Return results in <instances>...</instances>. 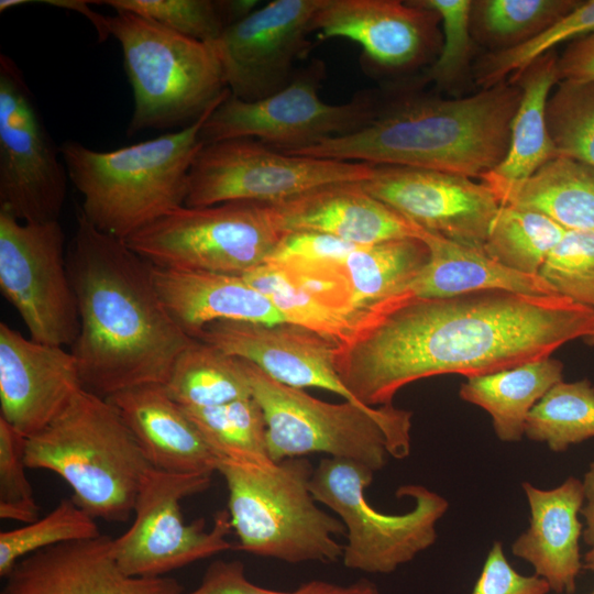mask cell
Listing matches in <instances>:
<instances>
[{
	"label": "cell",
	"instance_id": "1",
	"mask_svg": "<svg viewBox=\"0 0 594 594\" xmlns=\"http://www.w3.org/2000/svg\"><path fill=\"white\" fill-rule=\"evenodd\" d=\"M593 328V308L559 295L405 294L370 312L336 346L334 365L360 405L378 407L391 405L400 388L418 380L468 378L549 358Z\"/></svg>",
	"mask_w": 594,
	"mask_h": 594
},
{
	"label": "cell",
	"instance_id": "2",
	"mask_svg": "<svg viewBox=\"0 0 594 594\" xmlns=\"http://www.w3.org/2000/svg\"><path fill=\"white\" fill-rule=\"evenodd\" d=\"M67 266L79 314V332L69 349L84 388L107 398L140 385H164L176 359L196 339L163 302L153 266L79 210Z\"/></svg>",
	"mask_w": 594,
	"mask_h": 594
},
{
	"label": "cell",
	"instance_id": "3",
	"mask_svg": "<svg viewBox=\"0 0 594 594\" xmlns=\"http://www.w3.org/2000/svg\"><path fill=\"white\" fill-rule=\"evenodd\" d=\"M521 90L505 80L457 99H413L360 130L288 154L397 165L481 178L505 157Z\"/></svg>",
	"mask_w": 594,
	"mask_h": 594
},
{
	"label": "cell",
	"instance_id": "4",
	"mask_svg": "<svg viewBox=\"0 0 594 594\" xmlns=\"http://www.w3.org/2000/svg\"><path fill=\"white\" fill-rule=\"evenodd\" d=\"M219 103L185 129L112 151L64 142L61 155L82 198L78 210L101 232L125 241L184 206L202 125Z\"/></svg>",
	"mask_w": 594,
	"mask_h": 594
},
{
	"label": "cell",
	"instance_id": "5",
	"mask_svg": "<svg viewBox=\"0 0 594 594\" xmlns=\"http://www.w3.org/2000/svg\"><path fill=\"white\" fill-rule=\"evenodd\" d=\"M25 463L59 475L75 504L107 521L128 520L153 468L114 406L85 388L50 425L26 438Z\"/></svg>",
	"mask_w": 594,
	"mask_h": 594
},
{
	"label": "cell",
	"instance_id": "6",
	"mask_svg": "<svg viewBox=\"0 0 594 594\" xmlns=\"http://www.w3.org/2000/svg\"><path fill=\"white\" fill-rule=\"evenodd\" d=\"M314 469L305 458L219 459L237 549L289 563L342 558L336 536L345 527L317 505L309 486Z\"/></svg>",
	"mask_w": 594,
	"mask_h": 594
},
{
	"label": "cell",
	"instance_id": "7",
	"mask_svg": "<svg viewBox=\"0 0 594 594\" xmlns=\"http://www.w3.org/2000/svg\"><path fill=\"white\" fill-rule=\"evenodd\" d=\"M103 25L107 38L120 44L133 91L129 135L185 129L230 94L211 42L122 10L105 16Z\"/></svg>",
	"mask_w": 594,
	"mask_h": 594
},
{
	"label": "cell",
	"instance_id": "8",
	"mask_svg": "<svg viewBox=\"0 0 594 594\" xmlns=\"http://www.w3.org/2000/svg\"><path fill=\"white\" fill-rule=\"evenodd\" d=\"M243 362L252 397L264 415L271 460L279 462L321 452L359 462L376 472L389 457H408L411 411L393 404L366 407L348 400L327 403Z\"/></svg>",
	"mask_w": 594,
	"mask_h": 594
},
{
	"label": "cell",
	"instance_id": "9",
	"mask_svg": "<svg viewBox=\"0 0 594 594\" xmlns=\"http://www.w3.org/2000/svg\"><path fill=\"white\" fill-rule=\"evenodd\" d=\"M374 471L342 458H323L314 469L310 491L314 498L333 510L345 527L343 564L367 573H392L431 547L436 525L449 502L421 485H403L396 495L414 499L404 514H384L372 507L365 490Z\"/></svg>",
	"mask_w": 594,
	"mask_h": 594
},
{
	"label": "cell",
	"instance_id": "10",
	"mask_svg": "<svg viewBox=\"0 0 594 594\" xmlns=\"http://www.w3.org/2000/svg\"><path fill=\"white\" fill-rule=\"evenodd\" d=\"M284 234L267 204L182 206L125 240L154 267L243 275L267 262Z\"/></svg>",
	"mask_w": 594,
	"mask_h": 594
},
{
	"label": "cell",
	"instance_id": "11",
	"mask_svg": "<svg viewBox=\"0 0 594 594\" xmlns=\"http://www.w3.org/2000/svg\"><path fill=\"white\" fill-rule=\"evenodd\" d=\"M374 167L288 154L250 138L204 143L189 170L185 206L280 202L326 185L363 182Z\"/></svg>",
	"mask_w": 594,
	"mask_h": 594
},
{
	"label": "cell",
	"instance_id": "12",
	"mask_svg": "<svg viewBox=\"0 0 594 594\" xmlns=\"http://www.w3.org/2000/svg\"><path fill=\"white\" fill-rule=\"evenodd\" d=\"M323 77V63L314 61L286 87L263 99L244 101L229 94L205 121L202 142L250 138L290 153L353 133L377 114L378 102L371 92H359L341 105L323 101L319 97Z\"/></svg>",
	"mask_w": 594,
	"mask_h": 594
},
{
	"label": "cell",
	"instance_id": "13",
	"mask_svg": "<svg viewBox=\"0 0 594 594\" xmlns=\"http://www.w3.org/2000/svg\"><path fill=\"white\" fill-rule=\"evenodd\" d=\"M211 476L151 468L140 486L130 528L113 538L122 571L132 576L158 578L198 560L234 548L228 510L216 513L210 529L202 519L186 524L180 503L206 491Z\"/></svg>",
	"mask_w": 594,
	"mask_h": 594
},
{
	"label": "cell",
	"instance_id": "14",
	"mask_svg": "<svg viewBox=\"0 0 594 594\" xmlns=\"http://www.w3.org/2000/svg\"><path fill=\"white\" fill-rule=\"evenodd\" d=\"M69 177L16 63L0 55V213L58 221Z\"/></svg>",
	"mask_w": 594,
	"mask_h": 594
},
{
	"label": "cell",
	"instance_id": "15",
	"mask_svg": "<svg viewBox=\"0 0 594 594\" xmlns=\"http://www.w3.org/2000/svg\"><path fill=\"white\" fill-rule=\"evenodd\" d=\"M0 289L32 340L74 344L79 314L59 221L26 223L0 213Z\"/></svg>",
	"mask_w": 594,
	"mask_h": 594
},
{
	"label": "cell",
	"instance_id": "16",
	"mask_svg": "<svg viewBox=\"0 0 594 594\" xmlns=\"http://www.w3.org/2000/svg\"><path fill=\"white\" fill-rule=\"evenodd\" d=\"M324 0H274L229 25L213 42L231 96L255 101L286 87L308 52Z\"/></svg>",
	"mask_w": 594,
	"mask_h": 594
},
{
	"label": "cell",
	"instance_id": "17",
	"mask_svg": "<svg viewBox=\"0 0 594 594\" xmlns=\"http://www.w3.org/2000/svg\"><path fill=\"white\" fill-rule=\"evenodd\" d=\"M361 185L421 229L482 251L501 206L483 182L432 169L375 165Z\"/></svg>",
	"mask_w": 594,
	"mask_h": 594
},
{
	"label": "cell",
	"instance_id": "18",
	"mask_svg": "<svg viewBox=\"0 0 594 594\" xmlns=\"http://www.w3.org/2000/svg\"><path fill=\"white\" fill-rule=\"evenodd\" d=\"M440 16L415 0H324L311 32L318 40L345 38L364 58L386 70H408L428 63L441 46Z\"/></svg>",
	"mask_w": 594,
	"mask_h": 594
},
{
	"label": "cell",
	"instance_id": "19",
	"mask_svg": "<svg viewBox=\"0 0 594 594\" xmlns=\"http://www.w3.org/2000/svg\"><path fill=\"white\" fill-rule=\"evenodd\" d=\"M82 388L70 350L0 323V417L18 432L29 438L44 429Z\"/></svg>",
	"mask_w": 594,
	"mask_h": 594
},
{
	"label": "cell",
	"instance_id": "20",
	"mask_svg": "<svg viewBox=\"0 0 594 594\" xmlns=\"http://www.w3.org/2000/svg\"><path fill=\"white\" fill-rule=\"evenodd\" d=\"M195 339L254 364L279 383L327 389L360 405L337 373V344L310 330L286 322L218 320L205 326Z\"/></svg>",
	"mask_w": 594,
	"mask_h": 594
},
{
	"label": "cell",
	"instance_id": "21",
	"mask_svg": "<svg viewBox=\"0 0 594 594\" xmlns=\"http://www.w3.org/2000/svg\"><path fill=\"white\" fill-rule=\"evenodd\" d=\"M0 594H182L169 576L140 578L122 571L113 538L53 546L20 560L4 578Z\"/></svg>",
	"mask_w": 594,
	"mask_h": 594
},
{
	"label": "cell",
	"instance_id": "22",
	"mask_svg": "<svg viewBox=\"0 0 594 594\" xmlns=\"http://www.w3.org/2000/svg\"><path fill=\"white\" fill-rule=\"evenodd\" d=\"M267 205L283 234L312 231L359 246L418 238V226L370 195L361 182L330 184Z\"/></svg>",
	"mask_w": 594,
	"mask_h": 594
},
{
	"label": "cell",
	"instance_id": "23",
	"mask_svg": "<svg viewBox=\"0 0 594 594\" xmlns=\"http://www.w3.org/2000/svg\"><path fill=\"white\" fill-rule=\"evenodd\" d=\"M530 518L529 527L512 544L515 557L528 562L536 575L544 579L557 594H573L583 569L579 519L584 504L583 482L569 476L559 486L542 490L521 484Z\"/></svg>",
	"mask_w": 594,
	"mask_h": 594
},
{
	"label": "cell",
	"instance_id": "24",
	"mask_svg": "<svg viewBox=\"0 0 594 594\" xmlns=\"http://www.w3.org/2000/svg\"><path fill=\"white\" fill-rule=\"evenodd\" d=\"M107 399L154 469L183 474L212 475L217 472L219 458L163 384L131 387Z\"/></svg>",
	"mask_w": 594,
	"mask_h": 594
},
{
	"label": "cell",
	"instance_id": "25",
	"mask_svg": "<svg viewBox=\"0 0 594 594\" xmlns=\"http://www.w3.org/2000/svg\"><path fill=\"white\" fill-rule=\"evenodd\" d=\"M153 276L166 308L194 339L205 326L218 320L286 322L273 302L241 275L153 266Z\"/></svg>",
	"mask_w": 594,
	"mask_h": 594
},
{
	"label": "cell",
	"instance_id": "26",
	"mask_svg": "<svg viewBox=\"0 0 594 594\" xmlns=\"http://www.w3.org/2000/svg\"><path fill=\"white\" fill-rule=\"evenodd\" d=\"M557 61V54L551 51L507 79L517 82L521 90L508 150L503 161L480 178L498 202L559 156L546 120L548 98L559 81Z\"/></svg>",
	"mask_w": 594,
	"mask_h": 594
},
{
	"label": "cell",
	"instance_id": "27",
	"mask_svg": "<svg viewBox=\"0 0 594 594\" xmlns=\"http://www.w3.org/2000/svg\"><path fill=\"white\" fill-rule=\"evenodd\" d=\"M418 238L427 245L429 258L410 284L409 295L444 298L483 290L558 295L540 275L514 271L491 258L482 250L460 244L420 227Z\"/></svg>",
	"mask_w": 594,
	"mask_h": 594
},
{
	"label": "cell",
	"instance_id": "28",
	"mask_svg": "<svg viewBox=\"0 0 594 594\" xmlns=\"http://www.w3.org/2000/svg\"><path fill=\"white\" fill-rule=\"evenodd\" d=\"M561 381L563 363L549 356L468 377L459 395L491 416L494 432L501 441L517 442L525 436V425L531 409Z\"/></svg>",
	"mask_w": 594,
	"mask_h": 594
},
{
	"label": "cell",
	"instance_id": "29",
	"mask_svg": "<svg viewBox=\"0 0 594 594\" xmlns=\"http://www.w3.org/2000/svg\"><path fill=\"white\" fill-rule=\"evenodd\" d=\"M429 258L419 238L388 240L358 246L342 267L356 314L366 317L382 305L408 294V288Z\"/></svg>",
	"mask_w": 594,
	"mask_h": 594
},
{
	"label": "cell",
	"instance_id": "30",
	"mask_svg": "<svg viewBox=\"0 0 594 594\" xmlns=\"http://www.w3.org/2000/svg\"><path fill=\"white\" fill-rule=\"evenodd\" d=\"M499 204L541 212L565 230L594 232V166L558 156Z\"/></svg>",
	"mask_w": 594,
	"mask_h": 594
},
{
	"label": "cell",
	"instance_id": "31",
	"mask_svg": "<svg viewBox=\"0 0 594 594\" xmlns=\"http://www.w3.org/2000/svg\"><path fill=\"white\" fill-rule=\"evenodd\" d=\"M164 387L182 407H211L252 396L241 359L195 340L176 359Z\"/></svg>",
	"mask_w": 594,
	"mask_h": 594
},
{
	"label": "cell",
	"instance_id": "32",
	"mask_svg": "<svg viewBox=\"0 0 594 594\" xmlns=\"http://www.w3.org/2000/svg\"><path fill=\"white\" fill-rule=\"evenodd\" d=\"M564 232L565 229L541 212L501 205L483 252L514 271L537 275Z\"/></svg>",
	"mask_w": 594,
	"mask_h": 594
},
{
	"label": "cell",
	"instance_id": "33",
	"mask_svg": "<svg viewBox=\"0 0 594 594\" xmlns=\"http://www.w3.org/2000/svg\"><path fill=\"white\" fill-rule=\"evenodd\" d=\"M578 0L472 1L473 40L498 52L538 35L580 4Z\"/></svg>",
	"mask_w": 594,
	"mask_h": 594
},
{
	"label": "cell",
	"instance_id": "34",
	"mask_svg": "<svg viewBox=\"0 0 594 594\" xmlns=\"http://www.w3.org/2000/svg\"><path fill=\"white\" fill-rule=\"evenodd\" d=\"M525 436L553 452L594 438V386L584 378L561 381L529 413Z\"/></svg>",
	"mask_w": 594,
	"mask_h": 594
},
{
	"label": "cell",
	"instance_id": "35",
	"mask_svg": "<svg viewBox=\"0 0 594 594\" xmlns=\"http://www.w3.org/2000/svg\"><path fill=\"white\" fill-rule=\"evenodd\" d=\"M183 408L219 459H270L264 415L252 396L219 406Z\"/></svg>",
	"mask_w": 594,
	"mask_h": 594
},
{
	"label": "cell",
	"instance_id": "36",
	"mask_svg": "<svg viewBox=\"0 0 594 594\" xmlns=\"http://www.w3.org/2000/svg\"><path fill=\"white\" fill-rule=\"evenodd\" d=\"M241 276L273 302L286 323L310 330L337 345L345 342L362 323L301 290L276 264L267 262Z\"/></svg>",
	"mask_w": 594,
	"mask_h": 594
},
{
	"label": "cell",
	"instance_id": "37",
	"mask_svg": "<svg viewBox=\"0 0 594 594\" xmlns=\"http://www.w3.org/2000/svg\"><path fill=\"white\" fill-rule=\"evenodd\" d=\"M100 535L96 518L72 498L62 499L46 516L0 532V575L6 578L20 560L40 550Z\"/></svg>",
	"mask_w": 594,
	"mask_h": 594
},
{
	"label": "cell",
	"instance_id": "38",
	"mask_svg": "<svg viewBox=\"0 0 594 594\" xmlns=\"http://www.w3.org/2000/svg\"><path fill=\"white\" fill-rule=\"evenodd\" d=\"M546 120L559 156L594 166V81L559 80Z\"/></svg>",
	"mask_w": 594,
	"mask_h": 594
},
{
	"label": "cell",
	"instance_id": "39",
	"mask_svg": "<svg viewBox=\"0 0 594 594\" xmlns=\"http://www.w3.org/2000/svg\"><path fill=\"white\" fill-rule=\"evenodd\" d=\"M594 31V0L581 1L529 41L498 52L486 54L475 67V81L484 88L493 87L525 69L556 46L576 40Z\"/></svg>",
	"mask_w": 594,
	"mask_h": 594
},
{
	"label": "cell",
	"instance_id": "40",
	"mask_svg": "<svg viewBox=\"0 0 594 594\" xmlns=\"http://www.w3.org/2000/svg\"><path fill=\"white\" fill-rule=\"evenodd\" d=\"M122 10L155 21L177 33L202 42L216 41L230 25L224 0H103Z\"/></svg>",
	"mask_w": 594,
	"mask_h": 594
},
{
	"label": "cell",
	"instance_id": "41",
	"mask_svg": "<svg viewBox=\"0 0 594 594\" xmlns=\"http://www.w3.org/2000/svg\"><path fill=\"white\" fill-rule=\"evenodd\" d=\"M538 275L559 296L594 309V232L565 230Z\"/></svg>",
	"mask_w": 594,
	"mask_h": 594
},
{
	"label": "cell",
	"instance_id": "42",
	"mask_svg": "<svg viewBox=\"0 0 594 594\" xmlns=\"http://www.w3.org/2000/svg\"><path fill=\"white\" fill-rule=\"evenodd\" d=\"M435 11L442 23V41L438 57L427 78L440 87L453 85L469 68L473 51L471 0H415Z\"/></svg>",
	"mask_w": 594,
	"mask_h": 594
},
{
	"label": "cell",
	"instance_id": "43",
	"mask_svg": "<svg viewBox=\"0 0 594 594\" xmlns=\"http://www.w3.org/2000/svg\"><path fill=\"white\" fill-rule=\"evenodd\" d=\"M25 443L0 417V517L29 524L38 518V505L25 473Z\"/></svg>",
	"mask_w": 594,
	"mask_h": 594
},
{
	"label": "cell",
	"instance_id": "44",
	"mask_svg": "<svg viewBox=\"0 0 594 594\" xmlns=\"http://www.w3.org/2000/svg\"><path fill=\"white\" fill-rule=\"evenodd\" d=\"M273 264L280 266L297 287L321 304L361 321L365 319L353 309L352 294L342 264L301 262Z\"/></svg>",
	"mask_w": 594,
	"mask_h": 594
},
{
	"label": "cell",
	"instance_id": "45",
	"mask_svg": "<svg viewBox=\"0 0 594 594\" xmlns=\"http://www.w3.org/2000/svg\"><path fill=\"white\" fill-rule=\"evenodd\" d=\"M358 246L326 233L289 232L282 237L267 262L343 264L346 256Z\"/></svg>",
	"mask_w": 594,
	"mask_h": 594
},
{
	"label": "cell",
	"instance_id": "46",
	"mask_svg": "<svg viewBox=\"0 0 594 594\" xmlns=\"http://www.w3.org/2000/svg\"><path fill=\"white\" fill-rule=\"evenodd\" d=\"M550 591L544 579L518 573L508 562L503 543L495 541L471 594H548Z\"/></svg>",
	"mask_w": 594,
	"mask_h": 594
},
{
	"label": "cell",
	"instance_id": "47",
	"mask_svg": "<svg viewBox=\"0 0 594 594\" xmlns=\"http://www.w3.org/2000/svg\"><path fill=\"white\" fill-rule=\"evenodd\" d=\"M182 594H294L265 588L252 583L245 574L244 564L239 560H217L206 570L200 584Z\"/></svg>",
	"mask_w": 594,
	"mask_h": 594
},
{
	"label": "cell",
	"instance_id": "48",
	"mask_svg": "<svg viewBox=\"0 0 594 594\" xmlns=\"http://www.w3.org/2000/svg\"><path fill=\"white\" fill-rule=\"evenodd\" d=\"M559 80L594 81V31L570 42L557 61Z\"/></svg>",
	"mask_w": 594,
	"mask_h": 594
},
{
	"label": "cell",
	"instance_id": "49",
	"mask_svg": "<svg viewBox=\"0 0 594 594\" xmlns=\"http://www.w3.org/2000/svg\"><path fill=\"white\" fill-rule=\"evenodd\" d=\"M584 504L581 515L584 518L583 539L590 549L583 557V569L594 572V460L583 477Z\"/></svg>",
	"mask_w": 594,
	"mask_h": 594
},
{
	"label": "cell",
	"instance_id": "50",
	"mask_svg": "<svg viewBox=\"0 0 594 594\" xmlns=\"http://www.w3.org/2000/svg\"><path fill=\"white\" fill-rule=\"evenodd\" d=\"M294 594H378V590L366 580L346 586L314 580L300 585Z\"/></svg>",
	"mask_w": 594,
	"mask_h": 594
},
{
	"label": "cell",
	"instance_id": "51",
	"mask_svg": "<svg viewBox=\"0 0 594 594\" xmlns=\"http://www.w3.org/2000/svg\"><path fill=\"white\" fill-rule=\"evenodd\" d=\"M41 2L47 3V4H50V6H54V7H57V8L75 10V11L81 13V14L85 15V16L91 22V24L95 26V29H96V31H97V33H98L99 40H100V41L107 40V35H106V32H105V25H103L105 16L98 14L97 12L92 11V10L89 8L88 3H89L90 1H78V0H44V1H41Z\"/></svg>",
	"mask_w": 594,
	"mask_h": 594
},
{
	"label": "cell",
	"instance_id": "52",
	"mask_svg": "<svg viewBox=\"0 0 594 594\" xmlns=\"http://www.w3.org/2000/svg\"><path fill=\"white\" fill-rule=\"evenodd\" d=\"M32 1L28 0H1L0 1V12H4L9 9H13L19 6H23L25 3H30Z\"/></svg>",
	"mask_w": 594,
	"mask_h": 594
},
{
	"label": "cell",
	"instance_id": "53",
	"mask_svg": "<svg viewBox=\"0 0 594 594\" xmlns=\"http://www.w3.org/2000/svg\"><path fill=\"white\" fill-rule=\"evenodd\" d=\"M583 340L586 344L594 348V328L592 332L587 337H585Z\"/></svg>",
	"mask_w": 594,
	"mask_h": 594
},
{
	"label": "cell",
	"instance_id": "54",
	"mask_svg": "<svg viewBox=\"0 0 594 594\" xmlns=\"http://www.w3.org/2000/svg\"><path fill=\"white\" fill-rule=\"evenodd\" d=\"M591 594H594V587H593V590H592Z\"/></svg>",
	"mask_w": 594,
	"mask_h": 594
}]
</instances>
